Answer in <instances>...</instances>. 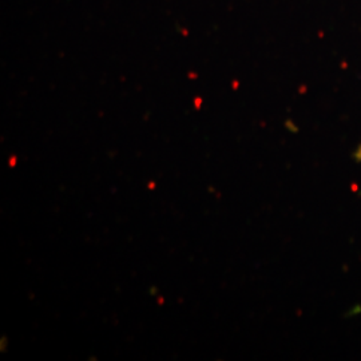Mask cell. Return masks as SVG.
I'll return each mask as SVG.
<instances>
[{
    "label": "cell",
    "mask_w": 361,
    "mask_h": 361,
    "mask_svg": "<svg viewBox=\"0 0 361 361\" xmlns=\"http://www.w3.org/2000/svg\"><path fill=\"white\" fill-rule=\"evenodd\" d=\"M352 158H353L356 162L361 164V145H359L357 150H355V153L352 154Z\"/></svg>",
    "instance_id": "obj_1"
}]
</instances>
